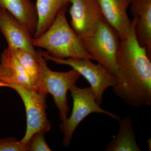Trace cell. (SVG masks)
<instances>
[{
  "label": "cell",
  "mask_w": 151,
  "mask_h": 151,
  "mask_svg": "<svg viewBox=\"0 0 151 151\" xmlns=\"http://www.w3.org/2000/svg\"><path fill=\"white\" fill-rule=\"evenodd\" d=\"M121 40L117 62L118 71L113 91L134 108L151 105V58L140 44L135 32V21Z\"/></svg>",
  "instance_id": "6da1fadb"
},
{
  "label": "cell",
  "mask_w": 151,
  "mask_h": 151,
  "mask_svg": "<svg viewBox=\"0 0 151 151\" xmlns=\"http://www.w3.org/2000/svg\"><path fill=\"white\" fill-rule=\"evenodd\" d=\"M67 7L60 10L48 29L40 36L32 38L34 47L45 49L50 55L59 59L91 60L81 38L68 22Z\"/></svg>",
  "instance_id": "7a4b0ae2"
},
{
  "label": "cell",
  "mask_w": 151,
  "mask_h": 151,
  "mask_svg": "<svg viewBox=\"0 0 151 151\" xmlns=\"http://www.w3.org/2000/svg\"><path fill=\"white\" fill-rule=\"evenodd\" d=\"M38 60L40 67L38 89L49 93L53 98L61 122L68 118L69 108L67 102V92L76 85L80 74L72 69L66 72L54 71L49 68L46 60L37 51Z\"/></svg>",
  "instance_id": "3957f363"
},
{
  "label": "cell",
  "mask_w": 151,
  "mask_h": 151,
  "mask_svg": "<svg viewBox=\"0 0 151 151\" xmlns=\"http://www.w3.org/2000/svg\"><path fill=\"white\" fill-rule=\"evenodd\" d=\"M81 40L92 59L116 76L118 71L117 55L121 39L118 33L104 18L93 33Z\"/></svg>",
  "instance_id": "277c9868"
},
{
  "label": "cell",
  "mask_w": 151,
  "mask_h": 151,
  "mask_svg": "<svg viewBox=\"0 0 151 151\" xmlns=\"http://www.w3.org/2000/svg\"><path fill=\"white\" fill-rule=\"evenodd\" d=\"M69 91L73 101L72 112L70 117L65 122H61L59 125L60 129L64 135L63 144L64 147H66L69 146L76 128L90 114H105L117 121L120 118L119 115L100 107L90 87L80 88L75 85Z\"/></svg>",
  "instance_id": "5b68a950"
},
{
  "label": "cell",
  "mask_w": 151,
  "mask_h": 151,
  "mask_svg": "<svg viewBox=\"0 0 151 151\" xmlns=\"http://www.w3.org/2000/svg\"><path fill=\"white\" fill-rule=\"evenodd\" d=\"M40 50L41 54L46 60L56 64L68 65L82 76L90 85L96 101L100 105L103 102L104 92L116 83V76L111 74L103 65L94 63L91 60L65 58L59 59L51 56L46 51Z\"/></svg>",
  "instance_id": "8992f818"
},
{
  "label": "cell",
  "mask_w": 151,
  "mask_h": 151,
  "mask_svg": "<svg viewBox=\"0 0 151 151\" xmlns=\"http://www.w3.org/2000/svg\"><path fill=\"white\" fill-rule=\"evenodd\" d=\"M10 88L15 90L24 104L27 115L25 134L20 140L26 144L34 134L46 133L51 129V124L47 117L46 99L47 93L34 88L14 85Z\"/></svg>",
  "instance_id": "52a82bcc"
},
{
  "label": "cell",
  "mask_w": 151,
  "mask_h": 151,
  "mask_svg": "<svg viewBox=\"0 0 151 151\" xmlns=\"http://www.w3.org/2000/svg\"><path fill=\"white\" fill-rule=\"evenodd\" d=\"M70 25L81 39L95 31L103 17L95 0H70Z\"/></svg>",
  "instance_id": "ba28073f"
},
{
  "label": "cell",
  "mask_w": 151,
  "mask_h": 151,
  "mask_svg": "<svg viewBox=\"0 0 151 151\" xmlns=\"http://www.w3.org/2000/svg\"><path fill=\"white\" fill-rule=\"evenodd\" d=\"M0 32L10 49L24 50L37 55L32 44V35L12 14L0 7Z\"/></svg>",
  "instance_id": "9c48e42d"
},
{
  "label": "cell",
  "mask_w": 151,
  "mask_h": 151,
  "mask_svg": "<svg viewBox=\"0 0 151 151\" xmlns=\"http://www.w3.org/2000/svg\"><path fill=\"white\" fill-rule=\"evenodd\" d=\"M106 21L122 40L129 31L132 21L127 14L131 0H95Z\"/></svg>",
  "instance_id": "30bf717a"
},
{
  "label": "cell",
  "mask_w": 151,
  "mask_h": 151,
  "mask_svg": "<svg viewBox=\"0 0 151 151\" xmlns=\"http://www.w3.org/2000/svg\"><path fill=\"white\" fill-rule=\"evenodd\" d=\"M130 6L137 39L151 58V0H131Z\"/></svg>",
  "instance_id": "8fae6325"
},
{
  "label": "cell",
  "mask_w": 151,
  "mask_h": 151,
  "mask_svg": "<svg viewBox=\"0 0 151 151\" xmlns=\"http://www.w3.org/2000/svg\"><path fill=\"white\" fill-rule=\"evenodd\" d=\"M0 81L7 84L9 88L17 85L35 88L17 57L8 47L1 55Z\"/></svg>",
  "instance_id": "7c38bea8"
},
{
  "label": "cell",
  "mask_w": 151,
  "mask_h": 151,
  "mask_svg": "<svg viewBox=\"0 0 151 151\" xmlns=\"http://www.w3.org/2000/svg\"><path fill=\"white\" fill-rule=\"evenodd\" d=\"M0 7L12 14L33 35L38 17L35 5L32 0H0Z\"/></svg>",
  "instance_id": "4fadbf2b"
},
{
  "label": "cell",
  "mask_w": 151,
  "mask_h": 151,
  "mask_svg": "<svg viewBox=\"0 0 151 151\" xmlns=\"http://www.w3.org/2000/svg\"><path fill=\"white\" fill-rule=\"evenodd\" d=\"M119 129L116 136L106 146V151H141L134 127L133 120L130 116H126L118 120Z\"/></svg>",
  "instance_id": "5bb4252c"
},
{
  "label": "cell",
  "mask_w": 151,
  "mask_h": 151,
  "mask_svg": "<svg viewBox=\"0 0 151 151\" xmlns=\"http://www.w3.org/2000/svg\"><path fill=\"white\" fill-rule=\"evenodd\" d=\"M70 0H37V26L33 37L35 38L44 33L54 21L60 10L67 7Z\"/></svg>",
  "instance_id": "9a60e30c"
},
{
  "label": "cell",
  "mask_w": 151,
  "mask_h": 151,
  "mask_svg": "<svg viewBox=\"0 0 151 151\" xmlns=\"http://www.w3.org/2000/svg\"><path fill=\"white\" fill-rule=\"evenodd\" d=\"M10 49L24 68L33 86L36 89H38V86L40 76V67L38 60V52L37 56H35L24 50Z\"/></svg>",
  "instance_id": "2e32d148"
},
{
  "label": "cell",
  "mask_w": 151,
  "mask_h": 151,
  "mask_svg": "<svg viewBox=\"0 0 151 151\" xmlns=\"http://www.w3.org/2000/svg\"><path fill=\"white\" fill-rule=\"evenodd\" d=\"M45 133L37 132L31 136L26 143L27 151H50L45 138Z\"/></svg>",
  "instance_id": "e0dca14e"
},
{
  "label": "cell",
  "mask_w": 151,
  "mask_h": 151,
  "mask_svg": "<svg viewBox=\"0 0 151 151\" xmlns=\"http://www.w3.org/2000/svg\"><path fill=\"white\" fill-rule=\"evenodd\" d=\"M0 151H27L26 144L13 137L0 139Z\"/></svg>",
  "instance_id": "ac0fdd59"
},
{
  "label": "cell",
  "mask_w": 151,
  "mask_h": 151,
  "mask_svg": "<svg viewBox=\"0 0 151 151\" xmlns=\"http://www.w3.org/2000/svg\"><path fill=\"white\" fill-rule=\"evenodd\" d=\"M147 142L148 144V149L149 151H151V139H148L147 140Z\"/></svg>",
  "instance_id": "d6986e66"
},
{
  "label": "cell",
  "mask_w": 151,
  "mask_h": 151,
  "mask_svg": "<svg viewBox=\"0 0 151 151\" xmlns=\"http://www.w3.org/2000/svg\"><path fill=\"white\" fill-rule=\"evenodd\" d=\"M8 87V86L7 84H4V83H2V82L0 81V87Z\"/></svg>",
  "instance_id": "ffe728a7"
}]
</instances>
